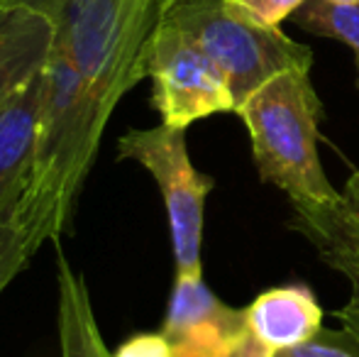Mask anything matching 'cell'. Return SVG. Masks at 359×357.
Returning a JSON list of instances; mask_svg holds the SVG:
<instances>
[{
  "instance_id": "obj_18",
  "label": "cell",
  "mask_w": 359,
  "mask_h": 357,
  "mask_svg": "<svg viewBox=\"0 0 359 357\" xmlns=\"http://www.w3.org/2000/svg\"><path fill=\"white\" fill-rule=\"evenodd\" d=\"M113 357H174V345L164 333H137L128 338Z\"/></svg>"
},
{
  "instance_id": "obj_1",
  "label": "cell",
  "mask_w": 359,
  "mask_h": 357,
  "mask_svg": "<svg viewBox=\"0 0 359 357\" xmlns=\"http://www.w3.org/2000/svg\"><path fill=\"white\" fill-rule=\"evenodd\" d=\"M108 118L83 74L64 49L52 44L42 67L32 164L20 196L29 218L49 240H57L72 220Z\"/></svg>"
},
{
  "instance_id": "obj_14",
  "label": "cell",
  "mask_w": 359,
  "mask_h": 357,
  "mask_svg": "<svg viewBox=\"0 0 359 357\" xmlns=\"http://www.w3.org/2000/svg\"><path fill=\"white\" fill-rule=\"evenodd\" d=\"M293 22L318 37L337 39L359 54V3L306 0L293 13Z\"/></svg>"
},
{
  "instance_id": "obj_11",
  "label": "cell",
  "mask_w": 359,
  "mask_h": 357,
  "mask_svg": "<svg viewBox=\"0 0 359 357\" xmlns=\"http://www.w3.org/2000/svg\"><path fill=\"white\" fill-rule=\"evenodd\" d=\"M59 348L62 357H113L100 335L88 286L64 255H59Z\"/></svg>"
},
{
  "instance_id": "obj_17",
  "label": "cell",
  "mask_w": 359,
  "mask_h": 357,
  "mask_svg": "<svg viewBox=\"0 0 359 357\" xmlns=\"http://www.w3.org/2000/svg\"><path fill=\"white\" fill-rule=\"evenodd\" d=\"M230 3L255 22L266 25V27H281V22L293 18V13L306 0H230Z\"/></svg>"
},
{
  "instance_id": "obj_20",
  "label": "cell",
  "mask_w": 359,
  "mask_h": 357,
  "mask_svg": "<svg viewBox=\"0 0 359 357\" xmlns=\"http://www.w3.org/2000/svg\"><path fill=\"white\" fill-rule=\"evenodd\" d=\"M335 318L340 321L347 330H352L355 335H359V311L357 309H352L350 304L342 306L340 311H335Z\"/></svg>"
},
{
  "instance_id": "obj_9",
  "label": "cell",
  "mask_w": 359,
  "mask_h": 357,
  "mask_svg": "<svg viewBox=\"0 0 359 357\" xmlns=\"http://www.w3.org/2000/svg\"><path fill=\"white\" fill-rule=\"evenodd\" d=\"M42 105V69L0 108V213L20 198L32 164Z\"/></svg>"
},
{
  "instance_id": "obj_3",
  "label": "cell",
  "mask_w": 359,
  "mask_h": 357,
  "mask_svg": "<svg viewBox=\"0 0 359 357\" xmlns=\"http://www.w3.org/2000/svg\"><path fill=\"white\" fill-rule=\"evenodd\" d=\"M320 113L311 69H288L237 108L250 133L259 177L279 186L293 208L311 210L340 201L318 154Z\"/></svg>"
},
{
  "instance_id": "obj_8",
  "label": "cell",
  "mask_w": 359,
  "mask_h": 357,
  "mask_svg": "<svg viewBox=\"0 0 359 357\" xmlns=\"http://www.w3.org/2000/svg\"><path fill=\"white\" fill-rule=\"evenodd\" d=\"M245 316L250 333L271 353L308 343L323 328L320 304L303 284L264 291L247 306Z\"/></svg>"
},
{
  "instance_id": "obj_10",
  "label": "cell",
  "mask_w": 359,
  "mask_h": 357,
  "mask_svg": "<svg viewBox=\"0 0 359 357\" xmlns=\"http://www.w3.org/2000/svg\"><path fill=\"white\" fill-rule=\"evenodd\" d=\"M52 44V25L42 15L0 5V108L44 67Z\"/></svg>"
},
{
  "instance_id": "obj_12",
  "label": "cell",
  "mask_w": 359,
  "mask_h": 357,
  "mask_svg": "<svg viewBox=\"0 0 359 357\" xmlns=\"http://www.w3.org/2000/svg\"><path fill=\"white\" fill-rule=\"evenodd\" d=\"M296 210L293 228L311 240L323 262L347 276L352 286L350 306L359 311V235L342 223L340 215L335 213V203L311 210Z\"/></svg>"
},
{
  "instance_id": "obj_15",
  "label": "cell",
  "mask_w": 359,
  "mask_h": 357,
  "mask_svg": "<svg viewBox=\"0 0 359 357\" xmlns=\"http://www.w3.org/2000/svg\"><path fill=\"white\" fill-rule=\"evenodd\" d=\"M274 357H359V335L345 325L340 330L320 328V333L308 343L279 350Z\"/></svg>"
},
{
  "instance_id": "obj_2",
  "label": "cell",
  "mask_w": 359,
  "mask_h": 357,
  "mask_svg": "<svg viewBox=\"0 0 359 357\" xmlns=\"http://www.w3.org/2000/svg\"><path fill=\"white\" fill-rule=\"evenodd\" d=\"M42 15L108 115L147 76L161 0H0Z\"/></svg>"
},
{
  "instance_id": "obj_6",
  "label": "cell",
  "mask_w": 359,
  "mask_h": 357,
  "mask_svg": "<svg viewBox=\"0 0 359 357\" xmlns=\"http://www.w3.org/2000/svg\"><path fill=\"white\" fill-rule=\"evenodd\" d=\"M147 76L161 123L186 130L215 113H235V95L215 62L179 27L159 20L149 42Z\"/></svg>"
},
{
  "instance_id": "obj_5",
  "label": "cell",
  "mask_w": 359,
  "mask_h": 357,
  "mask_svg": "<svg viewBox=\"0 0 359 357\" xmlns=\"http://www.w3.org/2000/svg\"><path fill=\"white\" fill-rule=\"evenodd\" d=\"M118 157L137 162L159 186L169 218L176 274H201L203 210L213 191V179L201 174L191 162L186 130L164 123L147 130H128L118 140Z\"/></svg>"
},
{
  "instance_id": "obj_7",
  "label": "cell",
  "mask_w": 359,
  "mask_h": 357,
  "mask_svg": "<svg viewBox=\"0 0 359 357\" xmlns=\"http://www.w3.org/2000/svg\"><path fill=\"white\" fill-rule=\"evenodd\" d=\"M161 333L176 343L227 345L245 338L247 328L245 309H232L220 301L205 286L201 274H176Z\"/></svg>"
},
{
  "instance_id": "obj_22",
  "label": "cell",
  "mask_w": 359,
  "mask_h": 357,
  "mask_svg": "<svg viewBox=\"0 0 359 357\" xmlns=\"http://www.w3.org/2000/svg\"><path fill=\"white\" fill-rule=\"evenodd\" d=\"M332 3H359V0H332Z\"/></svg>"
},
{
  "instance_id": "obj_13",
  "label": "cell",
  "mask_w": 359,
  "mask_h": 357,
  "mask_svg": "<svg viewBox=\"0 0 359 357\" xmlns=\"http://www.w3.org/2000/svg\"><path fill=\"white\" fill-rule=\"evenodd\" d=\"M22 196V194H20ZM49 243L44 230L29 218L22 198L0 213V294L29 264L39 248Z\"/></svg>"
},
{
  "instance_id": "obj_19",
  "label": "cell",
  "mask_w": 359,
  "mask_h": 357,
  "mask_svg": "<svg viewBox=\"0 0 359 357\" xmlns=\"http://www.w3.org/2000/svg\"><path fill=\"white\" fill-rule=\"evenodd\" d=\"M335 213L340 215V220L359 235V169L347 179L345 191L340 194V201L335 203Z\"/></svg>"
},
{
  "instance_id": "obj_16",
  "label": "cell",
  "mask_w": 359,
  "mask_h": 357,
  "mask_svg": "<svg viewBox=\"0 0 359 357\" xmlns=\"http://www.w3.org/2000/svg\"><path fill=\"white\" fill-rule=\"evenodd\" d=\"M269 348L259 343L252 333L227 345H198V343H176L174 357H274Z\"/></svg>"
},
{
  "instance_id": "obj_4",
  "label": "cell",
  "mask_w": 359,
  "mask_h": 357,
  "mask_svg": "<svg viewBox=\"0 0 359 357\" xmlns=\"http://www.w3.org/2000/svg\"><path fill=\"white\" fill-rule=\"evenodd\" d=\"M159 20L189 34L225 74L235 113L257 88L288 69H311L313 49L281 27L255 22L230 0H161Z\"/></svg>"
},
{
  "instance_id": "obj_21",
  "label": "cell",
  "mask_w": 359,
  "mask_h": 357,
  "mask_svg": "<svg viewBox=\"0 0 359 357\" xmlns=\"http://www.w3.org/2000/svg\"><path fill=\"white\" fill-rule=\"evenodd\" d=\"M355 69H357V88H359V54H355Z\"/></svg>"
}]
</instances>
